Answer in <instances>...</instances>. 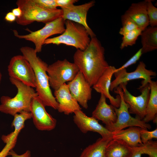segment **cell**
<instances>
[{"label":"cell","instance_id":"obj_1","mask_svg":"<svg viewBox=\"0 0 157 157\" xmlns=\"http://www.w3.org/2000/svg\"><path fill=\"white\" fill-rule=\"evenodd\" d=\"M83 50L77 49L73 56L76 65L90 86H93L110 65L105 60V49L96 37L91 38Z\"/></svg>","mask_w":157,"mask_h":157},{"label":"cell","instance_id":"obj_2","mask_svg":"<svg viewBox=\"0 0 157 157\" xmlns=\"http://www.w3.org/2000/svg\"><path fill=\"white\" fill-rule=\"evenodd\" d=\"M20 51L30 63L34 72L36 80V92L46 106L57 110L58 104L53 95L49 84L47 70L48 65L37 55L34 49L22 47Z\"/></svg>","mask_w":157,"mask_h":157},{"label":"cell","instance_id":"obj_3","mask_svg":"<svg viewBox=\"0 0 157 157\" xmlns=\"http://www.w3.org/2000/svg\"><path fill=\"white\" fill-rule=\"evenodd\" d=\"M9 80L16 87L17 92L13 98L7 96L1 97L0 112L14 116L23 111L30 112L32 99L38 95L36 91L18 80L11 78Z\"/></svg>","mask_w":157,"mask_h":157},{"label":"cell","instance_id":"obj_4","mask_svg":"<svg viewBox=\"0 0 157 157\" xmlns=\"http://www.w3.org/2000/svg\"><path fill=\"white\" fill-rule=\"evenodd\" d=\"M16 3L21 9L22 14L19 17L17 18L15 21L21 25H27L35 21L46 24L63 15L61 9H46L37 5L33 0H18Z\"/></svg>","mask_w":157,"mask_h":157},{"label":"cell","instance_id":"obj_5","mask_svg":"<svg viewBox=\"0 0 157 157\" xmlns=\"http://www.w3.org/2000/svg\"><path fill=\"white\" fill-rule=\"evenodd\" d=\"M65 29L62 34L47 39L43 44L58 45L63 44L72 46L77 49H85L91 39L86 28L82 25L69 20H65Z\"/></svg>","mask_w":157,"mask_h":157},{"label":"cell","instance_id":"obj_6","mask_svg":"<svg viewBox=\"0 0 157 157\" xmlns=\"http://www.w3.org/2000/svg\"><path fill=\"white\" fill-rule=\"evenodd\" d=\"M65 20L62 17L45 24L42 28L35 31H32L28 28L26 31L29 33L20 35L17 31L13 30L15 36L20 39H24L31 41L35 44V51L37 53L41 51L42 46L44 41L49 37L54 35L61 34L65 29Z\"/></svg>","mask_w":157,"mask_h":157},{"label":"cell","instance_id":"obj_7","mask_svg":"<svg viewBox=\"0 0 157 157\" xmlns=\"http://www.w3.org/2000/svg\"><path fill=\"white\" fill-rule=\"evenodd\" d=\"M47 72L50 87L55 90L66 82L72 80L79 70L74 63L64 59L48 65Z\"/></svg>","mask_w":157,"mask_h":157},{"label":"cell","instance_id":"obj_8","mask_svg":"<svg viewBox=\"0 0 157 157\" xmlns=\"http://www.w3.org/2000/svg\"><path fill=\"white\" fill-rule=\"evenodd\" d=\"M8 71L9 78L35 88L34 72L30 63L23 55H16L11 58L8 66Z\"/></svg>","mask_w":157,"mask_h":157},{"label":"cell","instance_id":"obj_9","mask_svg":"<svg viewBox=\"0 0 157 157\" xmlns=\"http://www.w3.org/2000/svg\"><path fill=\"white\" fill-rule=\"evenodd\" d=\"M115 93L120 97L121 102L118 108L114 107L117 115L115 123L108 130L112 132L119 131L124 128L131 126H137L141 128L150 129L151 125L142 120L135 117L131 116L129 111V106L124 101L122 96V90L119 86L114 90Z\"/></svg>","mask_w":157,"mask_h":157},{"label":"cell","instance_id":"obj_10","mask_svg":"<svg viewBox=\"0 0 157 157\" xmlns=\"http://www.w3.org/2000/svg\"><path fill=\"white\" fill-rule=\"evenodd\" d=\"M115 78L111 83L110 90L113 91L121 83L127 82L130 81L138 79H143L141 85L138 88L140 90L149 84L151 80L152 76H156V73L146 68L145 64L143 61H140L136 69L130 72H127L124 69L115 72L114 74Z\"/></svg>","mask_w":157,"mask_h":157},{"label":"cell","instance_id":"obj_11","mask_svg":"<svg viewBox=\"0 0 157 157\" xmlns=\"http://www.w3.org/2000/svg\"><path fill=\"white\" fill-rule=\"evenodd\" d=\"M127 82L120 84L119 86L122 90V96L124 101L129 106V111L130 114H135L136 117L142 120L144 117L147 104L150 93V87L148 84L140 90V95L135 96L127 90Z\"/></svg>","mask_w":157,"mask_h":157},{"label":"cell","instance_id":"obj_12","mask_svg":"<svg viewBox=\"0 0 157 157\" xmlns=\"http://www.w3.org/2000/svg\"><path fill=\"white\" fill-rule=\"evenodd\" d=\"M38 96L34 97L31 104V118L35 127L41 131H50L56 127L57 120L47 111Z\"/></svg>","mask_w":157,"mask_h":157},{"label":"cell","instance_id":"obj_13","mask_svg":"<svg viewBox=\"0 0 157 157\" xmlns=\"http://www.w3.org/2000/svg\"><path fill=\"white\" fill-rule=\"evenodd\" d=\"M12 123L11 126L14 130L7 135H3L1 139L6 145L0 151V157H6L9 151L15 147L17 138L22 130L25 126V121L31 118L30 112L23 111L15 115Z\"/></svg>","mask_w":157,"mask_h":157},{"label":"cell","instance_id":"obj_14","mask_svg":"<svg viewBox=\"0 0 157 157\" xmlns=\"http://www.w3.org/2000/svg\"><path fill=\"white\" fill-rule=\"evenodd\" d=\"M67 85L71 94L79 104L87 109L88 102L92 97V88L82 74L79 71Z\"/></svg>","mask_w":157,"mask_h":157},{"label":"cell","instance_id":"obj_15","mask_svg":"<svg viewBox=\"0 0 157 157\" xmlns=\"http://www.w3.org/2000/svg\"><path fill=\"white\" fill-rule=\"evenodd\" d=\"M95 3V1L93 0L81 5H74L69 8H61L63 11L62 17L65 21L69 20L82 25L87 29L91 38L95 37V34L86 21L88 12Z\"/></svg>","mask_w":157,"mask_h":157},{"label":"cell","instance_id":"obj_16","mask_svg":"<svg viewBox=\"0 0 157 157\" xmlns=\"http://www.w3.org/2000/svg\"><path fill=\"white\" fill-rule=\"evenodd\" d=\"M74 113V122L82 133L93 131L98 133L102 138H112V132L100 124L98 120L87 116L81 110L76 111Z\"/></svg>","mask_w":157,"mask_h":157},{"label":"cell","instance_id":"obj_17","mask_svg":"<svg viewBox=\"0 0 157 157\" xmlns=\"http://www.w3.org/2000/svg\"><path fill=\"white\" fill-rule=\"evenodd\" d=\"M54 96L58 104L57 110L59 112L69 115L81 110L80 105L71 94L67 84L65 83L54 90Z\"/></svg>","mask_w":157,"mask_h":157},{"label":"cell","instance_id":"obj_18","mask_svg":"<svg viewBox=\"0 0 157 157\" xmlns=\"http://www.w3.org/2000/svg\"><path fill=\"white\" fill-rule=\"evenodd\" d=\"M116 69L114 66L110 65L92 87L97 92L104 94L109 99L111 104L113 107L118 108L121 102L120 96L117 94L115 98L111 95L109 92L112 78Z\"/></svg>","mask_w":157,"mask_h":157},{"label":"cell","instance_id":"obj_19","mask_svg":"<svg viewBox=\"0 0 157 157\" xmlns=\"http://www.w3.org/2000/svg\"><path fill=\"white\" fill-rule=\"evenodd\" d=\"M106 98L104 94H101L98 104L92 112V117L101 121L108 130L115 123L117 115L114 107L106 103Z\"/></svg>","mask_w":157,"mask_h":157},{"label":"cell","instance_id":"obj_20","mask_svg":"<svg viewBox=\"0 0 157 157\" xmlns=\"http://www.w3.org/2000/svg\"><path fill=\"white\" fill-rule=\"evenodd\" d=\"M124 14L131 19L142 31L149 25L146 0L132 3Z\"/></svg>","mask_w":157,"mask_h":157},{"label":"cell","instance_id":"obj_21","mask_svg":"<svg viewBox=\"0 0 157 157\" xmlns=\"http://www.w3.org/2000/svg\"><path fill=\"white\" fill-rule=\"evenodd\" d=\"M141 128L131 126L128 128L112 132L113 139L121 140L131 147L139 146L142 144L141 138Z\"/></svg>","mask_w":157,"mask_h":157},{"label":"cell","instance_id":"obj_22","mask_svg":"<svg viewBox=\"0 0 157 157\" xmlns=\"http://www.w3.org/2000/svg\"><path fill=\"white\" fill-rule=\"evenodd\" d=\"M132 147L123 141L112 139L106 147L105 157H131Z\"/></svg>","mask_w":157,"mask_h":157},{"label":"cell","instance_id":"obj_23","mask_svg":"<svg viewBox=\"0 0 157 157\" xmlns=\"http://www.w3.org/2000/svg\"><path fill=\"white\" fill-rule=\"evenodd\" d=\"M150 93L147 104L145 115L143 121L146 123L152 121L156 123L157 121V82L151 80L149 83Z\"/></svg>","mask_w":157,"mask_h":157},{"label":"cell","instance_id":"obj_24","mask_svg":"<svg viewBox=\"0 0 157 157\" xmlns=\"http://www.w3.org/2000/svg\"><path fill=\"white\" fill-rule=\"evenodd\" d=\"M143 54L157 49V27L148 26L140 35Z\"/></svg>","mask_w":157,"mask_h":157},{"label":"cell","instance_id":"obj_25","mask_svg":"<svg viewBox=\"0 0 157 157\" xmlns=\"http://www.w3.org/2000/svg\"><path fill=\"white\" fill-rule=\"evenodd\" d=\"M112 139H98L95 142L84 149L79 157H105L106 147Z\"/></svg>","mask_w":157,"mask_h":157},{"label":"cell","instance_id":"obj_26","mask_svg":"<svg viewBox=\"0 0 157 157\" xmlns=\"http://www.w3.org/2000/svg\"><path fill=\"white\" fill-rule=\"evenodd\" d=\"M142 31L139 28L131 31L123 35L120 48L122 49L129 46L134 44Z\"/></svg>","mask_w":157,"mask_h":157},{"label":"cell","instance_id":"obj_27","mask_svg":"<svg viewBox=\"0 0 157 157\" xmlns=\"http://www.w3.org/2000/svg\"><path fill=\"white\" fill-rule=\"evenodd\" d=\"M121 20L122 27L120 28L119 33L122 35L131 31L139 28L131 19L124 14L122 16Z\"/></svg>","mask_w":157,"mask_h":157},{"label":"cell","instance_id":"obj_28","mask_svg":"<svg viewBox=\"0 0 157 157\" xmlns=\"http://www.w3.org/2000/svg\"><path fill=\"white\" fill-rule=\"evenodd\" d=\"M147 10L149 24L150 26H157V8L153 4L151 0H146Z\"/></svg>","mask_w":157,"mask_h":157},{"label":"cell","instance_id":"obj_29","mask_svg":"<svg viewBox=\"0 0 157 157\" xmlns=\"http://www.w3.org/2000/svg\"><path fill=\"white\" fill-rule=\"evenodd\" d=\"M143 154L149 157H157V142L152 140L148 141L142 145Z\"/></svg>","mask_w":157,"mask_h":157},{"label":"cell","instance_id":"obj_30","mask_svg":"<svg viewBox=\"0 0 157 157\" xmlns=\"http://www.w3.org/2000/svg\"><path fill=\"white\" fill-rule=\"evenodd\" d=\"M140 138L143 144L146 143L153 138H157V128L150 131L147 129L141 128L140 131Z\"/></svg>","mask_w":157,"mask_h":157},{"label":"cell","instance_id":"obj_31","mask_svg":"<svg viewBox=\"0 0 157 157\" xmlns=\"http://www.w3.org/2000/svg\"><path fill=\"white\" fill-rule=\"evenodd\" d=\"M142 54V49L140 48L124 65L119 68L116 69L115 72L126 69L130 66L135 63L139 60Z\"/></svg>","mask_w":157,"mask_h":157},{"label":"cell","instance_id":"obj_32","mask_svg":"<svg viewBox=\"0 0 157 157\" xmlns=\"http://www.w3.org/2000/svg\"><path fill=\"white\" fill-rule=\"evenodd\" d=\"M38 5L48 9H56L57 6L56 0H33Z\"/></svg>","mask_w":157,"mask_h":157},{"label":"cell","instance_id":"obj_33","mask_svg":"<svg viewBox=\"0 0 157 157\" xmlns=\"http://www.w3.org/2000/svg\"><path fill=\"white\" fill-rule=\"evenodd\" d=\"M57 7L61 8L69 7L74 5V4L78 2L77 0H56Z\"/></svg>","mask_w":157,"mask_h":157},{"label":"cell","instance_id":"obj_34","mask_svg":"<svg viewBox=\"0 0 157 157\" xmlns=\"http://www.w3.org/2000/svg\"><path fill=\"white\" fill-rule=\"evenodd\" d=\"M8 155H11L12 157H31V152L30 150H27L24 153L19 155L12 149L9 151Z\"/></svg>","mask_w":157,"mask_h":157},{"label":"cell","instance_id":"obj_35","mask_svg":"<svg viewBox=\"0 0 157 157\" xmlns=\"http://www.w3.org/2000/svg\"><path fill=\"white\" fill-rule=\"evenodd\" d=\"M142 145L138 147H132L133 152L131 157H141L142 155L143 154L142 146Z\"/></svg>","mask_w":157,"mask_h":157},{"label":"cell","instance_id":"obj_36","mask_svg":"<svg viewBox=\"0 0 157 157\" xmlns=\"http://www.w3.org/2000/svg\"><path fill=\"white\" fill-rule=\"evenodd\" d=\"M17 17L12 12L8 13L5 17V19L7 22H12L16 21Z\"/></svg>","mask_w":157,"mask_h":157},{"label":"cell","instance_id":"obj_37","mask_svg":"<svg viewBox=\"0 0 157 157\" xmlns=\"http://www.w3.org/2000/svg\"><path fill=\"white\" fill-rule=\"evenodd\" d=\"M17 18L19 17L22 14V11L20 8L18 7L17 8L13 9L11 11Z\"/></svg>","mask_w":157,"mask_h":157},{"label":"cell","instance_id":"obj_38","mask_svg":"<svg viewBox=\"0 0 157 157\" xmlns=\"http://www.w3.org/2000/svg\"><path fill=\"white\" fill-rule=\"evenodd\" d=\"M2 77V74L1 73L0 70V84L1 83V81Z\"/></svg>","mask_w":157,"mask_h":157}]
</instances>
